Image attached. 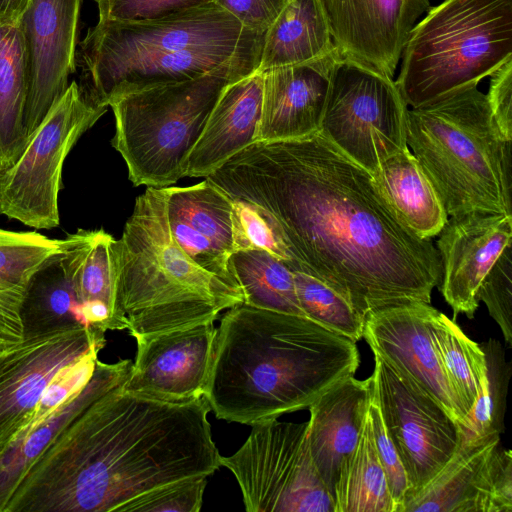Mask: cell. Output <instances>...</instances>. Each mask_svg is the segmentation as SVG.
<instances>
[{
    "label": "cell",
    "mask_w": 512,
    "mask_h": 512,
    "mask_svg": "<svg viewBox=\"0 0 512 512\" xmlns=\"http://www.w3.org/2000/svg\"><path fill=\"white\" fill-rule=\"evenodd\" d=\"M206 178L231 198L266 210L297 269L333 288L364 320L386 307L430 303L441 283L431 240L413 233L372 173L320 132L255 142Z\"/></svg>",
    "instance_id": "1"
},
{
    "label": "cell",
    "mask_w": 512,
    "mask_h": 512,
    "mask_svg": "<svg viewBox=\"0 0 512 512\" xmlns=\"http://www.w3.org/2000/svg\"><path fill=\"white\" fill-rule=\"evenodd\" d=\"M115 386L72 418L18 480L3 512H123L161 487L221 467L210 406Z\"/></svg>",
    "instance_id": "2"
},
{
    "label": "cell",
    "mask_w": 512,
    "mask_h": 512,
    "mask_svg": "<svg viewBox=\"0 0 512 512\" xmlns=\"http://www.w3.org/2000/svg\"><path fill=\"white\" fill-rule=\"evenodd\" d=\"M359 364L349 338L303 316L239 303L216 328L204 397L216 418L252 426L307 409Z\"/></svg>",
    "instance_id": "3"
},
{
    "label": "cell",
    "mask_w": 512,
    "mask_h": 512,
    "mask_svg": "<svg viewBox=\"0 0 512 512\" xmlns=\"http://www.w3.org/2000/svg\"><path fill=\"white\" fill-rule=\"evenodd\" d=\"M116 330L134 338L214 322L240 290L197 266L174 240L165 188L147 187L112 242Z\"/></svg>",
    "instance_id": "4"
},
{
    "label": "cell",
    "mask_w": 512,
    "mask_h": 512,
    "mask_svg": "<svg viewBox=\"0 0 512 512\" xmlns=\"http://www.w3.org/2000/svg\"><path fill=\"white\" fill-rule=\"evenodd\" d=\"M406 143L449 217L476 211L512 215L503 174L511 141L477 86L408 109Z\"/></svg>",
    "instance_id": "5"
},
{
    "label": "cell",
    "mask_w": 512,
    "mask_h": 512,
    "mask_svg": "<svg viewBox=\"0 0 512 512\" xmlns=\"http://www.w3.org/2000/svg\"><path fill=\"white\" fill-rule=\"evenodd\" d=\"M260 58L234 60L197 78L154 86L110 102L111 145L134 186L165 188L184 177L187 158L225 88L258 71Z\"/></svg>",
    "instance_id": "6"
},
{
    "label": "cell",
    "mask_w": 512,
    "mask_h": 512,
    "mask_svg": "<svg viewBox=\"0 0 512 512\" xmlns=\"http://www.w3.org/2000/svg\"><path fill=\"white\" fill-rule=\"evenodd\" d=\"M512 57V0H444L410 30L395 83L411 108L477 86Z\"/></svg>",
    "instance_id": "7"
},
{
    "label": "cell",
    "mask_w": 512,
    "mask_h": 512,
    "mask_svg": "<svg viewBox=\"0 0 512 512\" xmlns=\"http://www.w3.org/2000/svg\"><path fill=\"white\" fill-rule=\"evenodd\" d=\"M106 111L76 81L70 83L18 159L0 172V214L37 230L59 226L58 196L66 157Z\"/></svg>",
    "instance_id": "8"
},
{
    "label": "cell",
    "mask_w": 512,
    "mask_h": 512,
    "mask_svg": "<svg viewBox=\"0 0 512 512\" xmlns=\"http://www.w3.org/2000/svg\"><path fill=\"white\" fill-rule=\"evenodd\" d=\"M220 463L235 476L248 512H334L311 456L308 421L256 423Z\"/></svg>",
    "instance_id": "9"
},
{
    "label": "cell",
    "mask_w": 512,
    "mask_h": 512,
    "mask_svg": "<svg viewBox=\"0 0 512 512\" xmlns=\"http://www.w3.org/2000/svg\"><path fill=\"white\" fill-rule=\"evenodd\" d=\"M407 111L392 77L340 57L319 132L373 173L383 161L407 147Z\"/></svg>",
    "instance_id": "10"
},
{
    "label": "cell",
    "mask_w": 512,
    "mask_h": 512,
    "mask_svg": "<svg viewBox=\"0 0 512 512\" xmlns=\"http://www.w3.org/2000/svg\"><path fill=\"white\" fill-rule=\"evenodd\" d=\"M213 2L165 18L141 22L98 20L76 49L86 85L129 61L186 49L239 46L262 41Z\"/></svg>",
    "instance_id": "11"
},
{
    "label": "cell",
    "mask_w": 512,
    "mask_h": 512,
    "mask_svg": "<svg viewBox=\"0 0 512 512\" xmlns=\"http://www.w3.org/2000/svg\"><path fill=\"white\" fill-rule=\"evenodd\" d=\"M370 377L371 399L400 455L410 496L453 456L461 440L460 426L435 399L376 355Z\"/></svg>",
    "instance_id": "12"
},
{
    "label": "cell",
    "mask_w": 512,
    "mask_h": 512,
    "mask_svg": "<svg viewBox=\"0 0 512 512\" xmlns=\"http://www.w3.org/2000/svg\"><path fill=\"white\" fill-rule=\"evenodd\" d=\"M104 331L77 326L0 349V455L13 442L43 391L64 366L105 346Z\"/></svg>",
    "instance_id": "13"
},
{
    "label": "cell",
    "mask_w": 512,
    "mask_h": 512,
    "mask_svg": "<svg viewBox=\"0 0 512 512\" xmlns=\"http://www.w3.org/2000/svg\"><path fill=\"white\" fill-rule=\"evenodd\" d=\"M512 512V454L500 435L461 437L442 469L406 500L403 512Z\"/></svg>",
    "instance_id": "14"
},
{
    "label": "cell",
    "mask_w": 512,
    "mask_h": 512,
    "mask_svg": "<svg viewBox=\"0 0 512 512\" xmlns=\"http://www.w3.org/2000/svg\"><path fill=\"white\" fill-rule=\"evenodd\" d=\"M430 303L386 307L365 317L363 338L374 355L435 399L463 426L467 414L443 370L432 339Z\"/></svg>",
    "instance_id": "15"
},
{
    "label": "cell",
    "mask_w": 512,
    "mask_h": 512,
    "mask_svg": "<svg viewBox=\"0 0 512 512\" xmlns=\"http://www.w3.org/2000/svg\"><path fill=\"white\" fill-rule=\"evenodd\" d=\"M81 5L82 0H30L20 19L28 60V140L65 93L76 70Z\"/></svg>",
    "instance_id": "16"
},
{
    "label": "cell",
    "mask_w": 512,
    "mask_h": 512,
    "mask_svg": "<svg viewBox=\"0 0 512 512\" xmlns=\"http://www.w3.org/2000/svg\"><path fill=\"white\" fill-rule=\"evenodd\" d=\"M215 334L214 322H205L136 337L135 360L122 388L166 402L203 397Z\"/></svg>",
    "instance_id": "17"
},
{
    "label": "cell",
    "mask_w": 512,
    "mask_h": 512,
    "mask_svg": "<svg viewBox=\"0 0 512 512\" xmlns=\"http://www.w3.org/2000/svg\"><path fill=\"white\" fill-rule=\"evenodd\" d=\"M341 57L393 78L410 30L429 0H320Z\"/></svg>",
    "instance_id": "18"
},
{
    "label": "cell",
    "mask_w": 512,
    "mask_h": 512,
    "mask_svg": "<svg viewBox=\"0 0 512 512\" xmlns=\"http://www.w3.org/2000/svg\"><path fill=\"white\" fill-rule=\"evenodd\" d=\"M438 236L439 289L454 318L462 313L472 319L479 306L477 292L482 280L512 244V215L476 211L451 216Z\"/></svg>",
    "instance_id": "19"
},
{
    "label": "cell",
    "mask_w": 512,
    "mask_h": 512,
    "mask_svg": "<svg viewBox=\"0 0 512 512\" xmlns=\"http://www.w3.org/2000/svg\"><path fill=\"white\" fill-rule=\"evenodd\" d=\"M337 49L318 59L261 72L263 95L256 142L302 139L319 132Z\"/></svg>",
    "instance_id": "20"
},
{
    "label": "cell",
    "mask_w": 512,
    "mask_h": 512,
    "mask_svg": "<svg viewBox=\"0 0 512 512\" xmlns=\"http://www.w3.org/2000/svg\"><path fill=\"white\" fill-rule=\"evenodd\" d=\"M371 394V377L359 380L349 376L327 389L307 408L311 456L331 497L341 463L360 438Z\"/></svg>",
    "instance_id": "21"
},
{
    "label": "cell",
    "mask_w": 512,
    "mask_h": 512,
    "mask_svg": "<svg viewBox=\"0 0 512 512\" xmlns=\"http://www.w3.org/2000/svg\"><path fill=\"white\" fill-rule=\"evenodd\" d=\"M263 76L254 72L228 85L190 152L184 177H208L256 142L261 118Z\"/></svg>",
    "instance_id": "22"
},
{
    "label": "cell",
    "mask_w": 512,
    "mask_h": 512,
    "mask_svg": "<svg viewBox=\"0 0 512 512\" xmlns=\"http://www.w3.org/2000/svg\"><path fill=\"white\" fill-rule=\"evenodd\" d=\"M131 366L132 361L129 359L115 363L97 360L91 379L80 392L67 400L32 432L15 440L0 455V512H3L22 474L59 431L95 399L123 383Z\"/></svg>",
    "instance_id": "23"
},
{
    "label": "cell",
    "mask_w": 512,
    "mask_h": 512,
    "mask_svg": "<svg viewBox=\"0 0 512 512\" xmlns=\"http://www.w3.org/2000/svg\"><path fill=\"white\" fill-rule=\"evenodd\" d=\"M62 244L35 231L0 229V349L23 339L21 307L29 284Z\"/></svg>",
    "instance_id": "24"
},
{
    "label": "cell",
    "mask_w": 512,
    "mask_h": 512,
    "mask_svg": "<svg viewBox=\"0 0 512 512\" xmlns=\"http://www.w3.org/2000/svg\"><path fill=\"white\" fill-rule=\"evenodd\" d=\"M399 219L419 238L431 240L448 215L437 190L408 147L383 161L372 173Z\"/></svg>",
    "instance_id": "25"
},
{
    "label": "cell",
    "mask_w": 512,
    "mask_h": 512,
    "mask_svg": "<svg viewBox=\"0 0 512 512\" xmlns=\"http://www.w3.org/2000/svg\"><path fill=\"white\" fill-rule=\"evenodd\" d=\"M335 50L320 0H289L264 34L258 72L306 63Z\"/></svg>",
    "instance_id": "26"
},
{
    "label": "cell",
    "mask_w": 512,
    "mask_h": 512,
    "mask_svg": "<svg viewBox=\"0 0 512 512\" xmlns=\"http://www.w3.org/2000/svg\"><path fill=\"white\" fill-rule=\"evenodd\" d=\"M28 60L20 20L0 21V172L21 155L28 136Z\"/></svg>",
    "instance_id": "27"
},
{
    "label": "cell",
    "mask_w": 512,
    "mask_h": 512,
    "mask_svg": "<svg viewBox=\"0 0 512 512\" xmlns=\"http://www.w3.org/2000/svg\"><path fill=\"white\" fill-rule=\"evenodd\" d=\"M113 240L103 229H78L63 239L62 257L79 304L108 307L116 330Z\"/></svg>",
    "instance_id": "28"
},
{
    "label": "cell",
    "mask_w": 512,
    "mask_h": 512,
    "mask_svg": "<svg viewBox=\"0 0 512 512\" xmlns=\"http://www.w3.org/2000/svg\"><path fill=\"white\" fill-rule=\"evenodd\" d=\"M23 338L84 325L62 250L33 276L21 307Z\"/></svg>",
    "instance_id": "29"
},
{
    "label": "cell",
    "mask_w": 512,
    "mask_h": 512,
    "mask_svg": "<svg viewBox=\"0 0 512 512\" xmlns=\"http://www.w3.org/2000/svg\"><path fill=\"white\" fill-rule=\"evenodd\" d=\"M332 499L334 512H395L369 413L356 447L341 463Z\"/></svg>",
    "instance_id": "30"
},
{
    "label": "cell",
    "mask_w": 512,
    "mask_h": 512,
    "mask_svg": "<svg viewBox=\"0 0 512 512\" xmlns=\"http://www.w3.org/2000/svg\"><path fill=\"white\" fill-rule=\"evenodd\" d=\"M243 294V303L257 308L304 316L296 296L292 271L264 250H241L229 257Z\"/></svg>",
    "instance_id": "31"
},
{
    "label": "cell",
    "mask_w": 512,
    "mask_h": 512,
    "mask_svg": "<svg viewBox=\"0 0 512 512\" xmlns=\"http://www.w3.org/2000/svg\"><path fill=\"white\" fill-rule=\"evenodd\" d=\"M431 332L446 377L468 416L486 380L484 352L437 309L432 315Z\"/></svg>",
    "instance_id": "32"
},
{
    "label": "cell",
    "mask_w": 512,
    "mask_h": 512,
    "mask_svg": "<svg viewBox=\"0 0 512 512\" xmlns=\"http://www.w3.org/2000/svg\"><path fill=\"white\" fill-rule=\"evenodd\" d=\"M165 189L169 213L182 218L227 255L233 253V201L226 192L207 178L192 186Z\"/></svg>",
    "instance_id": "33"
},
{
    "label": "cell",
    "mask_w": 512,
    "mask_h": 512,
    "mask_svg": "<svg viewBox=\"0 0 512 512\" xmlns=\"http://www.w3.org/2000/svg\"><path fill=\"white\" fill-rule=\"evenodd\" d=\"M479 345L485 355L486 380L465 424L460 426L461 437L466 440L500 435L505 429L510 363L506 361L504 349L498 340L489 339Z\"/></svg>",
    "instance_id": "34"
},
{
    "label": "cell",
    "mask_w": 512,
    "mask_h": 512,
    "mask_svg": "<svg viewBox=\"0 0 512 512\" xmlns=\"http://www.w3.org/2000/svg\"><path fill=\"white\" fill-rule=\"evenodd\" d=\"M291 271L298 303L306 318L355 343L363 338L364 318L343 296L303 270Z\"/></svg>",
    "instance_id": "35"
},
{
    "label": "cell",
    "mask_w": 512,
    "mask_h": 512,
    "mask_svg": "<svg viewBox=\"0 0 512 512\" xmlns=\"http://www.w3.org/2000/svg\"><path fill=\"white\" fill-rule=\"evenodd\" d=\"M232 201L233 252L264 250L290 270L296 269L299 263L289 250L275 219L253 203L233 198Z\"/></svg>",
    "instance_id": "36"
},
{
    "label": "cell",
    "mask_w": 512,
    "mask_h": 512,
    "mask_svg": "<svg viewBox=\"0 0 512 512\" xmlns=\"http://www.w3.org/2000/svg\"><path fill=\"white\" fill-rule=\"evenodd\" d=\"M100 351H90L55 374L13 442L44 423L59 407L84 388L94 373Z\"/></svg>",
    "instance_id": "37"
},
{
    "label": "cell",
    "mask_w": 512,
    "mask_h": 512,
    "mask_svg": "<svg viewBox=\"0 0 512 512\" xmlns=\"http://www.w3.org/2000/svg\"><path fill=\"white\" fill-rule=\"evenodd\" d=\"M511 244L506 246L482 280L477 298L484 302L490 316L499 325L504 339L512 347V259Z\"/></svg>",
    "instance_id": "38"
},
{
    "label": "cell",
    "mask_w": 512,
    "mask_h": 512,
    "mask_svg": "<svg viewBox=\"0 0 512 512\" xmlns=\"http://www.w3.org/2000/svg\"><path fill=\"white\" fill-rule=\"evenodd\" d=\"M168 220L174 240L197 266L241 291L230 268L229 255L179 216L168 212Z\"/></svg>",
    "instance_id": "39"
},
{
    "label": "cell",
    "mask_w": 512,
    "mask_h": 512,
    "mask_svg": "<svg viewBox=\"0 0 512 512\" xmlns=\"http://www.w3.org/2000/svg\"><path fill=\"white\" fill-rule=\"evenodd\" d=\"M207 477L182 480L130 502L123 512H198L203 503Z\"/></svg>",
    "instance_id": "40"
},
{
    "label": "cell",
    "mask_w": 512,
    "mask_h": 512,
    "mask_svg": "<svg viewBox=\"0 0 512 512\" xmlns=\"http://www.w3.org/2000/svg\"><path fill=\"white\" fill-rule=\"evenodd\" d=\"M99 20L141 22L165 18L212 3V0H94Z\"/></svg>",
    "instance_id": "41"
},
{
    "label": "cell",
    "mask_w": 512,
    "mask_h": 512,
    "mask_svg": "<svg viewBox=\"0 0 512 512\" xmlns=\"http://www.w3.org/2000/svg\"><path fill=\"white\" fill-rule=\"evenodd\" d=\"M368 413L377 455L387 479L395 512H403L404 504L411 491L405 468L394 443L387 434L379 409L372 399Z\"/></svg>",
    "instance_id": "42"
},
{
    "label": "cell",
    "mask_w": 512,
    "mask_h": 512,
    "mask_svg": "<svg viewBox=\"0 0 512 512\" xmlns=\"http://www.w3.org/2000/svg\"><path fill=\"white\" fill-rule=\"evenodd\" d=\"M289 0H212L245 28L265 34Z\"/></svg>",
    "instance_id": "43"
},
{
    "label": "cell",
    "mask_w": 512,
    "mask_h": 512,
    "mask_svg": "<svg viewBox=\"0 0 512 512\" xmlns=\"http://www.w3.org/2000/svg\"><path fill=\"white\" fill-rule=\"evenodd\" d=\"M492 116L504 139L512 140V57L490 75L485 94Z\"/></svg>",
    "instance_id": "44"
},
{
    "label": "cell",
    "mask_w": 512,
    "mask_h": 512,
    "mask_svg": "<svg viewBox=\"0 0 512 512\" xmlns=\"http://www.w3.org/2000/svg\"><path fill=\"white\" fill-rule=\"evenodd\" d=\"M30 0H0V21H19Z\"/></svg>",
    "instance_id": "45"
}]
</instances>
